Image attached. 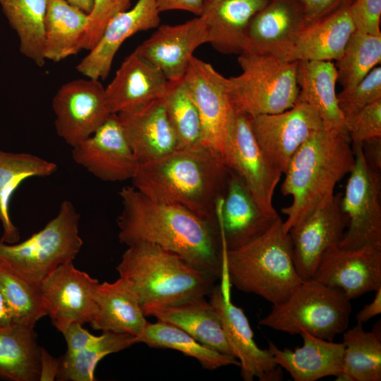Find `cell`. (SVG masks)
I'll list each match as a JSON object with an SVG mask.
<instances>
[{"mask_svg":"<svg viewBox=\"0 0 381 381\" xmlns=\"http://www.w3.org/2000/svg\"><path fill=\"white\" fill-rule=\"evenodd\" d=\"M119 195L123 205L117 218L121 243L155 245L218 280L225 278L220 235L206 221L179 205L154 200L133 186L123 187Z\"/></svg>","mask_w":381,"mask_h":381,"instance_id":"6da1fadb","label":"cell"},{"mask_svg":"<svg viewBox=\"0 0 381 381\" xmlns=\"http://www.w3.org/2000/svg\"><path fill=\"white\" fill-rule=\"evenodd\" d=\"M231 170L210 150L177 149L140 164L132 186L150 198L183 207L219 231L216 203L224 197Z\"/></svg>","mask_w":381,"mask_h":381,"instance_id":"7a4b0ae2","label":"cell"},{"mask_svg":"<svg viewBox=\"0 0 381 381\" xmlns=\"http://www.w3.org/2000/svg\"><path fill=\"white\" fill-rule=\"evenodd\" d=\"M349 135L323 127L310 136L292 156L281 186L291 203L282 209L286 232L330 202L337 183L353 169Z\"/></svg>","mask_w":381,"mask_h":381,"instance_id":"3957f363","label":"cell"},{"mask_svg":"<svg viewBox=\"0 0 381 381\" xmlns=\"http://www.w3.org/2000/svg\"><path fill=\"white\" fill-rule=\"evenodd\" d=\"M116 270L135 293L144 313L152 308L206 297L218 280L179 255L149 243L128 246Z\"/></svg>","mask_w":381,"mask_h":381,"instance_id":"277c9868","label":"cell"},{"mask_svg":"<svg viewBox=\"0 0 381 381\" xmlns=\"http://www.w3.org/2000/svg\"><path fill=\"white\" fill-rule=\"evenodd\" d=\"M224 267L230 284L272 306L285 301L303 281L296 269L290 235L281 218L248 243L230 250L224 247Z\"/></svg>","mask_w":381,"mask_h":381,"instance_id":"5b68a950","label":"cell"},{"mask_svg":"<svg viewBox=\"0 0 381 381\" xmlns=\"http://www.w3.org/2000/svg\"><path fill=\"white\" fill-rule=\"evenodd\" d=\"M80 217L71 202L63 201L57 214L26 240L12 244L0 241V265L39 287L48 274L73 262L81 250Z\"/></svg>","mask_w":381,"mask_h":381,"instance_id":"8992f818","label":"cell"},{"mask_svg":"<svg viewBox=\"0 0 381 381\" xmlns=\"http://www.w3.org/2000/svg\"><path fill=\"white\" fill-rule=\"evenodd\" d=\"M238 61L241 73L226 80L236 112L250 116L277 114L295 104L299 93L298 61L243 52Z\"/></svg>","mask_w":381,"mask_h":381,"instance_id":"52a82bcc","label":"cell"},{"mask_svg":"<svg viewBox=\"0 0 381 381\" xmlns=\"http://www.w3.org/2000/svg\"><path fill=\"white\" fill-rule=\"evenodd\" d=\"M351 313V300L342 291L310 279L303 281L285 301L272 306L259 324L291 335L307 332L333 341L347 329Z\"/></svg>","mask_w":381,"mask_h":381,"instance_id":"ba28073f","label":"cell"},{"mask_svg":"<svg viewBox=\"0 0 381 381\" xmlns=\"http://www.w3.org/2000/svg\"><path fill=\"white\" fill-rule=\"evenodd\" d=\"M183 80L199 114L202 146L230 169L236 111L228 95L227 78L193 56Z\"/></svg>","mask_w":381,"mask_h":381,"instance_id":"9c48e42d","label":"cell"},{"mask_svg":"<svg viewBox=\"0 0 381 381\" xmlns=\"http://www.w3.org/2000/svg\"><path fill=\"white\" fill-rule=\"evenodd\" d=\"M352 149L355 164L341 198L349 222L339 246L381 247V174L365 164L361 144L352 143Z\"/></svg>","mask_w":381,"mask_h":381,"instance_id":"30bf717a","label":"cell"},{"mask_svg":"<svg viewBox=\"0 0 381 381\" xmlns=\"http://www.w3.org/2000/svg\"><path fill=\"white\" fill-rule=\"evenodd\" d=\"M250 119L255 140L265 159L282 174L286 172L300 146L323 127L315 110L299 101L284 111L250 116Z\"/></svg>","mask_w":381,"mask_h":381,"instance_id":"8fae6325","label":"cell"},{"mask_svg":"<svg viewBox=\"0 0 381 381\" xmlns=\"http://www.w3.org/2000/svg\"><path fill=\"white\" fill-rule=\"evenodd\" d=\"M57 135L72 147L90 137L111 114L104 87L96 79L64 83L52 99Z\"/></svg>","mask_w":381,"mask_h":381,"instance_id":"7c38bea8","label":"cell"},{"mask_svg":"<svg viewBox=\"0 0 381 381\" xmlns=\"http://www.w3.org/2000/svg\"><path fill=\"white\" fill-rule=\"evenodd\" d=\"M209 302L217 314L233 356L240 363L243 380L277 381L283 379L282 368L268 349L255 341L253 332L243 310L231 301L222 284H216Z\"/></svg>","mask_w":381,"mask_h":381,"instance_id":"4fadbf2b","label":"cell"},{"mask_svg":"<svg viewBox=\"0 0 381 381\" xmlns=\"http://www.w3.org/2000/svg\"><path fill=\"white\" fill-rule=\"evenodd\" d=\"M99 281L75 267L73 262L59 266L40 283L39 289L47 315L61 332L68 325L90 323L96 310L94 298Z\"/></svg>","mask_w":381,"mask_h":381,"instance_id":"5bb4252c","label":"cell"},{"mask_svg":"<svg viewBox=\"0 0 381 381\" xmlns=\"http://www.w3.org/2000/svg\"><path fill=\"white\" fill-rule=\"evenodd\" d=\"M72 158L97 179L109 182L131 180L139 165L114 114L73 147Z\"/></svg>","mask_w":381,"mask_h":381,"instance_id":"9a60e30c","label":"cell"},{"mask_svg":"<svg viewBox=\"0 0 381 381\" xmlns=\"http://www.w3.org/2000/svg\"><path fill=\"white\" fill-rule=\"evenodd\" d=\"M342 193L315 210L289 231L293 260L301 278H313L323 255L339 246L348 226V217L342 207Z\"/></svg>","mask_w":381,"mask_h":381,"instance_id":"2e32d148","label":"cell"},{"mask_svg":"<svg viewBox=\"0 0 381 381\" xmlns=\"http://www.w3.org/2000/svg\"><path fill=\"white\" fill-rule=\"evenodd\" d=\"M342 291L350 299L381 287V247L334 246L321 258L313 278Z\"/></svg>","mask_w":381,"mask_h":381,"instance_id":"e0dca14e","label":"cell"},{"mask_svg":"<svg viewBox=\"0 0 381 381\" xmlns=\"http://www.w3.org/2000/svg\"><path fill=\"white\" fill-rule=\"evenodd\" d=\"M205 43H209L208 32L199 16L182 24L158 26L134 51L174 82L183 78L193 52Z\"/></svg>","mask_w":381,"mask_h":381,"instance_id":"ac0fdd59","label":"cell"},{"mask_svg":"<svg viewBox=\"0 0 381 381\" xmlns=\"http://www.w3.org/2000/svg\"><path fill=\"white\" fill-rule=\"evenodd\" d=\"M306 25L303 8L298 0H269L251 19L243 52L284 60Z\"/></svg>","mask_w":381,"mask_h":381,"instance_id":"d6986e66","label":"cell"},{"mask_svg":"<svg viewBox=\"0 0 381 381\" xmlns=\"http://www.w3.org/2000/svg\"><path fill=\"white\" fill-rule=\"evenodd\" d=\"M230 170L242 179L265 214L279 217L273 205V195L282 174L265 159L253 131L250 116L242 112H236Z\"/></svg>","mask_w":381,"mask_h":381,"instance_id":"ffe728a7","label":"cell"},{"mask_svg":"<svg viewBox=\"0 0 381 381\" xmlns=\"http://www.w3.org/2000/svg\"><path fill=\"white\" fill-rule=\"evenodd\" d=\"M215 215L222 244L226 250L256 238L281 218L265 214L242 179L231 170L225 194L217 201Z\"/></svg>","mask_w":381,"mask_h":381,"instance_id":"44dd1931","label":"cell"},{"mask_svg":"<svg viewBox=\"0 0 381 381\" xmlns=\"http://www.w3.org/2000/svg\"><path fill=\"white\" fill-rule=\"evenodd\" d=\"M159 13L155 0H138L132 8L115 16L96 45L77 65V71L89 78H107L121 44L138 32L157 28Z\"/></svg>","mask_w":381,"mask_h":381,"instance_id":"7402d4cb","label":"cell"},{"mask_svg":"<svg viewBox=\"0 0 381 381\" xmlns=\"http://www.w3.org/2000/svg\"><path fill=\"white\" fill-rule=\"evenodd\" d=\"M117 116L139 164L159 159L179 149L163 98Z\"/></svg>","mask_w":381,"mask_h":381,"instance_id":"603a6c76","label":"cell"},{"mask_svg":"<svg viewBox=\"0 0 381 381\" xmlns=\"http://www.w3.org/2000/svg\"><path fill=\"white\" fill-rule=\"evenodd\" d=\"M169 85L170 81L158 68L134 51L104 87L107 105L111 114L128 111L163 98Z\"/></svg>","mask_w":381,"mask_h":381,"instance_id":"cb8c5ba5","label":"cell"},{"mask_svg":"<svg viewBox=\"0 0 381 381\" xmlns=\"http://www.w3.org/2000/svg\"><path fill=\"white\" fill-rule=\"evenodd\" d=\"M303 345L294 351L280 349L269 341L268 351L277 364L295 381H315L339 377L343 370L344 345L302 332Z\"/></svg>","mask_w":381,"mask_h":381,"instance_id":"d4e9b609","label":"cell"},{"mask_svg":"<svg viewBox=\"0 0 381 381\" xmlns=\"http://www.w3.org/2000/svg\"><path fill=\"white\" fill-rule=\"evenodd\" d=\"M96 310L90 322L95 330L140 336L147 322L138 298L122 278L98 282L94 290Z\"/></svg>","mask_w":381,"mask_h":381,"instance_id":"484cf974","label":"cell"},{"mask_svg":"<svg viewBox=\"0 0 381 381\" xmlns=\"http://www.w3.org/2000/svg\"><path fill=\"white\" fill-rule=\"evenodd\" d=\"M349 6L307 25L284 60L337 61L356 30Z\"/></svg>","mask_w":381,"mask_h":381,"instance_id":"4316f807","label":"cell"},{"mask_svg":"<svg viewBox=\"0 0 381 381\" xmlns=\"http://www.w3.org/2000/svg\"><path fill=\"white\" fill-rule=\"evenodd\" d=\"M269 0H213L205 3L204 18L209 43L224 54L243 52L246 30L253 17Z\"/></svg>","mask_w":381,"mask_h":381,"instance_id":"83f0119b","label":"cell"},{"mask_svg":"<svg viewBox=\"0 0 381 381\" xmlns=\"http://www.w3.org/2000/svg\"><path fill=\"white\" fill-rule=\"evenodd\" d=\"M145 315L176 325L201 344L233 356L221 321L205 296L152 308L147 310Z\"/></svg>","mask_w":381,"mask_h":381,"instance_id":"f1b7e54d","label":"cell"},{"mask_svg":"<svg viewBox=\"0 0 381 381\" xmlns=\"http://www.w3.org/2000/svg\"><path fill=\"white\" fill-rule=\"evenodd\" d=\"M337 75L335 64L328 61H299L296 101L313 107L325 127L349 134L336 92Z\"/></svg>","mask_w":381,"mask_h":381,"instance_id":"f546056e","label":"cell"},{"mask_svg":"<svg viewBox=\"0 0 381 381\" xmlns=\"http://www.w3.org/2000/svg\"><path fill=\"white\" fill-rule=\"evenodd\" d=\"M57 165L26 152L0 150V222L3 228L1 241L9 244L20 240L18 229L10 217L11 198L20 184L30 177H45L56 172Z\"/></svg>","mask_w":381,"mask_h":381,"instance_id":"4dcf8cb0","label":"cell"},{"mask_svg":"<svg viewBox=\"0 0 381 381\" xmlns=\"http://www.w3.org/2000/svg\"><path fill=\"white\" fill-rule=\"evenodd\" d=\"M88 14L64 0H48L44 17V56L59 62L81 50Z\"/></svg>","mask_w":381,"mask_h":381,"instance_id":"1f68e13d","label":"cell"},{"mask_svg":"<svg viewBox=\"0 0 381 381\" xmlns=\"http://www.w3.org/2000/svg\"><path fill=\"white\" fill-rule=\"evenodd\" d=\"M40 350L33 327L16 323L0 327V379L39 380Z\"/></svg>","mask_w":381,"mask_h":381,"instance_id":"d6a6232c","label":"cell"},{"mask_svg":"<svg viewBox=\"0 0 381 381\" xmlns=\"http://www.w3.org/2000/svg\"><path fill=\"white\" fill-rule=\"evenodd\" d=\"M379 320L370 332L363 324L343 332V370L337 380H381V334Z\"/></svg>","mask_w":381,"mask_h":381,"instance_id":"836d02e7","label":"cell"},{"mask_svg":"<svg viewBox=\"0 0 381 381\" xmlns=\"http://www.w3.org/2000/svg\"><path fill=\"white\" fill-rule=\"evenodd\" d=\"M138 343H144L151 348L170 349L196 359L201 366L214 370L231 365L240 366L234 356L225 354L207 346L181 328L171 323L157 320L147 321L143 334L136 338Z\"/></svg>","mask_w":381,"mask_h":381,"instance_id":"e575fe53","label":"cell"},{"mask_svg":"<svg viewBox=\"0 0 381 381\" xmlns=\"http://www.w3.org/2000/svg\"><path fill=\"white\" fill-rule=\"evenodd\" d=\"M48 0H0L1 10L19 39L22 54L37 66L45 64L44 17Z\"/></svg>","mask_w":381,"mask_h":381,"instance_id":"d590c367","label":"cell"},{"mask_svg":"<svg viewBox=\"0 0 381 381\" xmlns=\"http://www.w3.org/2000/svg\"><path fill=\"white\" fill-rule=\"evenodd\" d=\"M136 337L126 333L103 332L85 348L60 358L58 380L94 381L97 363L109 354L124 350L137 344Z\"/></svg>","mask_w":381,"mask_h":381,"instance_id":"8d00e7d4","label":"cell"},{"mask_svg":"<svg viewBox=\"0 0 381 381\" xmlns=\"http://www.w3.org/2000/svg\"><path fill=\"white\" fill-rule=\"evenodd\" d=\"M380 63L381 34L371 35L356 30L336 61L337 83L342 89H351Z\"/></svg>","mask_w":381,"mask_h":381,"instance_id":"74e56055","label":"cell"},{"mask_svg":"<svg viewBox=\"0 0 381 381\" xmlns=\"http://www.w3.org/2000/svg\"><path fill=\"white\" fill-rule=\"evenodd\" d=\"M163 99L179 149L202 147L199 114L183 80L170 81L169 90Z\"/></svg>","mask_w":381,"mask_h":381,"instance_id":"f35d334b","label":"cell"},{"mask_svg":"<svg viewBox=\"0 0 381 381\" xmlns=\"http://www.w3.org/2000/svg\"><path fill=\"white\" fill-rule=\"evenodd\" d=\"M0 289L13 323L34 328L41 318L47 315L39 287L13 275L1 265Z\"/></svg>","mask_w":381,"mask_h":381,"instance_id":"ab89813d","label":"cell"},{"mask_svg":"<svg viewBox=\"0 0 381 381\" xmlns=\"http://www.w3.org/2000/svg\"><path fill=\"white\" fill-rule=\"evenodd\" d=\"M381 99V66L375 67L362 80L351 89H342L337 94L339 109L345 124L363 109Z\"/></svg>","mask_w":381,"mask_h":381,"instance_id":"60d3db41","label":"cell"},{"mask_svg":"<svg viewBox=\"0 0 381 381\" xmlns=\"http://www.w3.org/2000/svg\"><path fill=\"white\" fill-rule=\"evenodd\" d=\"M131 0H94L88 14V24L81 43V49L91 50L97 43L109 21L130 8Z\"/></svg>","mask_w":381,"mask_h":381,"instance_id":"b9f144b4","label":"cell"},{"mask_svg":"<svg viewBox=\"0 0 381 381\" xmlns=\"http://www.w3.org/2000/svg\"><path fill=\"white\" fill-rule=\"evenodd\" d=\"M346 128L352 143L381 138V99L363 109L346 124Z\"/></svg>","mask_w":381,"mask_h":381,"instance_id":"7bdbcfd3","label":"cell"},{"mask_svg":"<svg viewBox=\"0 0 381 381\" xmlns=\"http://www.w3.org/2000/svg\"><path fill=\"white\" fill-rule=\"evenodd\" d=\"M349 11L356 30L371 35L381 34V0H353Z\"/></svg>","mask_w":381,"mask_h":381,"instance_id":"ee69618b","label":"cell"},{"mask_svg":"<svg viewBox=\"0 0 381 381\" xmlns=\"http://www.w3.org/2000/svg\"><path fill=\"white\" fill-rule=\"evenodd\" d=\"M353 0H298L303 6L307 25L346 6Z\"/></svg>","mask_w":381,"mask_h":381,"instance_id":"f6af8a7d","label":"cell"},{"mask_svg":"<svg viewBox=\"0 0 381 381\" xmlns=\"http://www.w3.org/2000/svg\"><path fill=\"white\" fill-rule=\"evenodd\" d=\"M61 333L67 344L66 354H71L85 348L97 337L78 322L71 324Z\"/></svg>","mask_w":381,"mask_h":381,"instance_id":"bcb514c9","label":"cell"},{"mask_svg":"<svg viewBox=\"0 0 381 381\" xmlns=\"http://www.w3.org/2000/svg\"><path fill=\"white\" fill-rule=\"evenodd\" d=\"M159 11L181 10L197 16L202 14L206 0H155Z\"/></svg>","mask_w":381,"mask_h":381,"instance_id":"7dc6e473","label":"cell"},{"mask_svg":"<svg viewBox=\"0 0 381 381\" xmlns=\"http://www.w3.org/2000/svg\"><path fill=\"white\" fill-rule=\"evenodd\" d=\"M361 149L367 166L374 172L381 174V138L363 142Z\"/></svg>","mask_w":381,"mask_h":381,"instance_id":"c3c4849f","label":"cell"},{"mask_svg":"<svg viewBox=\"0 0 381 381\" xmlns=\"http://www.w3.org/2000/svg\"><path fill=\"white\" fill-rule=\"evenodd\" d=\"M60 366V358L57 359L53 357L44 348L41 347L39 380H54L59 375Z\"/></svg>","mask_w":381,"mask_h":381,"instance_id":"681fc988","label":"cell"},{"mask_svg":"<svg viewBox=\"0 0 381 381\" xmlns=\"http://www.w3.org/2000/svg\"><path fill=\"white\" fill-rule=\"evenodd\" d=\"M376 294L374 299L356 314L357 322L365 323L373 317L381 313V287L375 291Z\"/></svg>","mask_w":381,"mask_h":381,"instance_id":"f907efd6","label":"cell"},{"mask_svg":"<svg viewBox=\"0 0 381 381\" xmlns=\"http://www.w3.org/2000/svg\"><path fill=\"white\" fill-rule=\"evenodd\" d=\"M12 323L10 311L0 289V327L8 326Z\"/></svg>","mask_w":381,"mask_h":381,"instance_id":"816d5d0a","label":"cell"},{"mask_svg":"<svg viewBox=\"0 0 381 381\" xmlns=\"http://www.w3.org/2000/svg\"><path fill=\"white\" fill-rule=\"evenodd\" d=\"M89 14L93 7L94 0H64Z\"/></svg>","mask_w":381,"mask_h":381,"instance_id":"f5cc1de1","label":"cell"},{"mask_svg":"<svg viewBox=\"0 0 381 381\" xmlns=\"http://www.w3.org/2000/svg\"><path fill=\"white\" fill-rule=\"evenodd\" d=\"M213 1V0H206V2H205V3L210 2V1Z\"/></svg>","mask_w":381,"mask_h":381,"instance_id":"db71d44e","label":"cell"}]
</instances>
